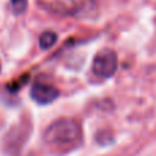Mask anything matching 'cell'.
<instances>
[{"label":"cell","instance_id":"1","mask_svg":"<svg viewBox=\"0 0 156 156\" xmlns=\"http://www.w3.org/2000/svg\"><path fill=\"white\" fill-rule=\"evenodd\" d=\"M44 140L48 145L56 148L73 147L81 140V126L77 121L70 118L58 119L47 127Z\"/></svg>","mask_w":156,"mask_h":156},{"label":"cell","instance_id":"2","mask_svg":"<svg viewBox=\"0 0 156 156\" xmlns=\"http://www.w3.org/2000/svg\"><path fill=\"white\" fill-rule=\"evenodd\" d=\"M116 69H118V56L112 49H103L96 54L92 70L97 77L110 78L116 73Z\"/></svg>","mask_w":156,"mask_h":156},{"label":"cell","instance_id":"3","mask_svg":"<svg viewBox=\"0 0 156 156\" xmlns=\"http://www.w3.org/2000/svg\"><path fill=\"white\" fill-rule=\"evenodd\" d=\"M59 89L51 83L38 81L34 82L30 89V97L38 104H49L59 97Z\"/></svg>","mask_w":156,"mask_h":156},{"label":"cell","instance_id":"4","mask_svg":"<svg viewBox=\"0 0 156 156\" xmlns=\"http://www.w3.org/2000/svg\"><path fill=\"white\" fill-rule=\"evenodd\" d=\"M58 41V34L55 32H44L38 38V44H40L41 49H49L55 45Z\"/></svg>","mask_w":156,"mask_h":156},{"label":"cell","instance_id":"5","mask_svg":"<svg viewBox=\"0 0 156 156\" xmlns=\"http://www.w3.org/2000/svg\"><path fill=\"white\" fill-rule=\"evenodd\" d=\"M27 8V0H11V10L15 15H21Z\"/></svg>","mask_w":156,"mask_h":156},{"label":"cell","instance_id":"6","mask_svg":"<svg viewBox=\"0 0 156 156\" xmlns=\"http://www.w3.org/2000/svg\"><path fill=\"white\" fill-rule=\"evenodd\" d=\"M0 71H2V65H0Z\"/></svg>","mask_w":156,"mask_h":156}]
</instances>
